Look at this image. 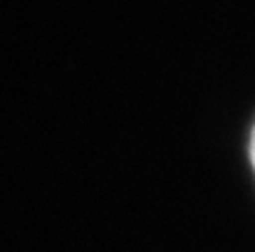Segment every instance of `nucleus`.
I'll use <instances>...</instances> for the list:
<instances>
[{"mask_svg":"<svg viewBox=\"0 0 255 252\" xmlns=\"http://www.w3.org/2000/svg\"><path fill=\"white\" fill-rule=\"evenodd\" d=\"M251 161H253V168H255V129H253V136H251Z\"/></svg>","mask_w":255,"mask_h":252,"instance_id":"1","label":"nucleus"}]
</instances>
